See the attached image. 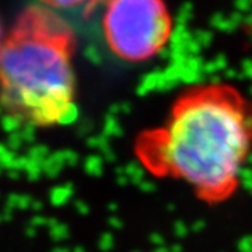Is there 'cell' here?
Masks as SVG:
<instances>
[{
  "mask_svg": "<svg viewBox=\"0 0 252 252\" xmlns=\"http://www.w3.org/2000/svg\"><path fill=\"white\" fill-rule=\"evenodd\" d=\"M0 38H2V26H0Z\"/></svg>",
  "mask_w": 252,
  "mask_h": 252,
  "instance_id": "obj_5",
  "label": "cell"
},
{
  "mask_svg": "<svg viewBox=\"0 0 252 252\" xmlns=\"http://www.w3.org/2000/svg\"><path fill=\"white\" fill-rule=\"evenodd\" d=\"M71 28L43 6L22 11L0 46V106L33 128L64 125L76 113Z\"/></svg>",
  "mask_w": 252,
  "mask_h": 252,
  "instance_id": "obj_2",
  "label": "cell"
},
{
  "mask_svg": "<svg viewBox=\"0 0 252 252\" xmlns=\"http://www.w3.org/2000/svg\"><path fill=\"white\" fill-rule=\"evenodd\" d=\"M43 3L50 5V6H58V8H70V6H76L85 0H41Z\"/></svg>",
  "mask_w": 252,
  "mask_h": 252,
  "instance_id": "obj_4",
  "label": "cell"
},
{
  "mask_svg": "<svg viewBox=\"0 0 252 252\" xmlns=\"http://www.w3.org/2000/svg\"><path fill=\"white\" fill-rule=\"evenodd\" d=\"M134 152L152 176L181 183L197 201L220 205L239 191L252 154V100L228 84L191 87L163 123L138 135Z\"/></svg>",
  "mask_w": 252,
  "mask_h": 252,
  "instance_id": "obj_1",
  "label": "cell"
},
{
  "mask_svg": "<svg viewBox=\"0 0 252 252\" xmlns=\"http://www.w3.org/2000/svg\"><path fill=\"white\" fill-rule=\"evenodd\" d=\"M102 26L106 43L126 61H145L166 46L172 15L164 0H108Z\"/></svg>",
  "mask_w": 252,
  "mask_h": 252,
  "instance_id": "obj_3",
  "label": "cell"
}]
</instances>
